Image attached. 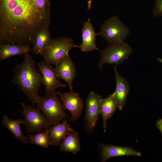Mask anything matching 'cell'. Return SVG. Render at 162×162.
Segmentation results:
<instances>
[{"label": "cell", "mask_w": 162, "mask_h": 162, "mask_svg": "<svg viewBox=\"0 0 162 162\" xmlns=\"http://www.w3.org/2000/svg\"><path fill=\"white\" fill-rule=\"evenodd\" d=\"M51 22L50 13L38 9L32 0H0V45L33 46L37 33Z\"/></svg>", "instance_id": "1"}, {"label": "cell", "mask_w": 162, "mask_h": 162, "mask_svg": "<svg viewBox=\"0 0 162 162\" xmlns=\"http://www.w3.org/2000/svg\"><path fill=\"white\" fill-rule=\"evenodd\" d=\"M11 82L21 89L34 107L39 102L38 92L42 84V75L28 52L15 67Z\"/></svg>", "instance_id": "2"}, {"label": "cell", "mask_w": 162, "mask_h": 162, "mask_svg": "<svg viewBox=\"0 0 162 162\" xmlns=\"http://www.w3.org/2000/svg\"><path fill=\"white\" fill-rule=\"evenodd\" d=\"M77 47L70 38L58 37L53 39L51 44L44 49L40 55L46 63L55 65L69 50Z\"/></svg>", "instance_id": "3"}, {"label": "cell", "mask_w": 162, "mask_h": 162, "mask_svg": "<svg viewBox=\"0 0 162 162\" xmlns=\"http://www.w3.org/2000/svg\"><path fill=\"white\" fill-rule=\"evenodd\" d=\"M132 52L130 45L124 41L113 44L107 46L101 51V56L98 64V68L103 70V65L108 63L109 65L115 64L116 65L122 63L128 59Z\"/></svg>", "instance_id": "4"}, {"label": "cell", "mask_w": 162, "mask_h": 162, "mask_svg": "<svg viewBox=\"0 0 162 162\" xmlns=\"http://www.w3.org/2000/svg\"><path fill=\"white\" fill-rule=\"evenodd\" d=\"M38 109L48 119L52 125L69 118L64 111L63 105L57 95L49 98L40 96Z\"/></svg>", "instance_id": "5"}, {"label": "cell", "mask_w": 162, "mask_h": 162, "mask_svg": "<svg viewBox=\"0 0 162 162\" xmlns=\"http://www.w3.org/2000/svg\"><path fill=\"white\" fill-rule=\"evenodd\" d=\"M130 33L128 28L116 16L105 21L98 35L110 44L124 41Z\"/></svg>", "instance_id": "6"}, {"label": "cell", "mask_w": 162, "mask_h": 162, "mask_svg": "<svg viewBox=\"0 0 162 162\" xmlns=\"http://www.w3.org/2000/svg\"><path fill=\"white\" fill-rule=\"evenodd\" d=\"M22 110L20 112L24 117V124L28 133H39L42 131V129L48 128L52 125L38 108L24 103H22Z\"/></svg>", "instance_id": "7"}, {"label": "cell", "mask_w": 162, "mask_h": 162, "mask_svg": "<svg viewBox=\"0 0 162 162\" xmlns=\"http://www.w3.org/2000/svg\"><path fill=\"white\" fill-rule=\"evenodd\" d=\"M102 99L99 94L93 91L90 92L86 99L84 121L85 130L87 134H92L97 123Z\"/></svg>", "instance_id": "8"}, {"label": "cell", "mask_w": 162, "mask_h": 162, "mask_svg": "<svg viewBox=\"0 0 162 162\" xmlns=\"http://www.w3.org/2000/svg\"><path fill=\"white\" fill-rule=\"evenodd\" d=\"M38 70L42 76V84L45 88L46 97L49 98L58 95V91L56 92L57 88L67 86L63 84L56 77L54 68L52 65L41 61L37 64Z\"/></svg>", "instance_id": "9"}, {"label": "cell", "mask_w": 162, "mask_h": 162, "mask_svg": "<svg viewBox=\"0 0 162 162\" xmlns=\"http://www.w3.org/2000/svg\"><path fill=\"white\" fill-rule=\"evenodd\" d=\"M54 68L57 78L65 81L68 84L69 89L73 91L72 83L77 76L76 69L68 53L55 65Z\"/></svg>", "instance_id": "10"}, {"label": "cell", "mask_w": 162, "mask_h": 162, "mask_svg": "<svg viewBox=\"0 0 162 162\" xmlns=\"http://www.w3.org/2000/svg\"><path fill=\"white\" fill-rule=\"evenodd\" d=\"M60 100L64 110L69 111L71 114L70 121L78 120L81 115L84 106L83 100L79 94L73 91L61 94L58 91Z\"/></svg>", "instance_id": "11"}, {"label": "cell", "mask_w": 162, "mask_h": 162, "mask_svg": "<svg viewBox=\"0 0 162 162\" xmlns=\"http://www.w3.org/2000/svg\"><path fill=\"white\" fill-rule=\"evenodd\" d=\"M99 152L100 161L105 162L112 158L126 156L140 157L142 154L131 147L100 143Z\"/></svg>", "instance_id": "12"}, {"label": "cell", "mask_w": 162, "mask_h": 162, "mask_svg": "<svg viewBox=\"0 0 162 162\" xmlns=\"http://www.w3.org/2000/svg\"><path fill=\"white\" fill-rule=\"evenodd\" d=\"M117 65L113 67L115 73L116 87L115 97L117 108L122 110L126 104L128 96L130 91V85L126 79L121 76L118 73Z\"/></svg>", "instance_id": "13"}, {"label": "cell", "mask_w": 162, "mask_h": 162, "mask_svg": "<svg viewBox=\"0 0 162 162\" xmlns=\"http://www.w3.org/2000/svg\"><path fill=\"white\" fill-rule=\"evenodd\" d=\"M82 42L77 47L82 52H87L94 50H100L96 46L95 43L96 36L98 33H96L94 28L88 18V20L83 24L82 29Z\"/></svg>", "instance_id": "14"}, {"label": "cell", "mask_w": 162, "mask_h": 162, "mask_svg": "<svg viewBox=\"0 0 162 162\" xmlns=\"http://www.w3.org/2000/svg\"><path fill=\"white\" fill-rule=\"evenodd\" d=\"M48 129L51 145L56 146L60 145L73 129L68 124L67 118L61 123L52 125Z\"/></svg>", "instance_id": "15"}, {"label": "cell", "mask_w": 162, "mask_h": 162, "mask_svg": "<svg viewBox=\"0 0 162 162\" xmlns=\"http://www.w3.org/2000/svg\"><path fill=\"white\" fill-rule=\"evenodd\" d=\"M31 51L29 44L0 45V60L3 61L16 56L24 55Z\"/></svg>", "instance_id": "16"}, {"label": "cell", "mask_w": 162, "mask_h": 162, "mask_svg": "<svg viewBox=\"0 0 162 162\" xmlns=\"http://www.w3.org/2000/svg\"><path fill=\"white\" fill-rule=\"evenodd\" d=\"M24 123V120L22 118L13 120L10 119L6 116H4L2 122V125L12 133L16 139L27 145L29 143L28 137L24 135L20 127L21 124Z\"/></svg>", "instance_id": "17"}, {"label": "cell", "mask_w": 162, "mask_h": 162, "mask_svg": "<svg viewBox=\"0 0 162 162\" xmlns=\"http://www.w3.org/2000/svg\"><path fill=\"white\" fill-rule=\"evenodd\" d=\"M115 92L107 97L102 99L100 105V114L103 119L104 131L105 132L107 127V121L110 119L115 112L117 104L115 97Z\"/></svg>", "instance_id": "18"}, {"label": "cell", "mask_w": 162, "mask_h": 162, "mask_svg": "<svg viewBox=\"0 0 162 162\" xmlns=\"http://www.w3.org/2000/svg\"><path fill=\"white\" fill-rule=\"evenodd\" d=\"M49 26H45L39 31L34 38V44L31 48V51L34 55H40L41 51L50 45L53 39L49 30Z\"/></svg>", "instance_id": "19"}, {"label": "cell", "mask_w": 162, "mask_h": 162, "mask_svg": "<svg viewBox=\"0 0 162 162\" xmlns=\"http://www.w3.org/2000/svg\"><path fill=\"white\" fill-rule=\"evenodd\" d=\"M59 146L61 151L70 152L73 154L77 153L81 148L78 133L73 129L69 132Z\"/></svg>", "instance_id": "20"}, {"label": "cell", "mask_w": 162, "mask_h": 162, "mask_svg": "<svg viewBox=\"0 0 162 162\" xmlns=\"http://www.w3.org/2000/svg\"><path fill=\"white\" fill-rule=\"evenodd\" d=\"M28 140L29 143L48 148L51 145L48 129L37 133L35 135H28Z\"/></svg>", "instance_id": "21"}, {"label": "cell", "mask_w": 162, "mask_h": 162, "mask_svg": "<svg viewBox=\"0 0 162 162\" xmlns=\"http://www.w3.org/2000/svg\"><path fill=\"white\" fill-rule=\"evenodd\" d=\"M35 6L44 13H50V0H32Z\"/></svg>", "instance_id": "22"}, {"label": "cell", "mask_w": 162, "mask_h": 162, "mask_svg": "<svg viewBox=\"0 0 162 162\" xmlns=\"http://www.w3.org/2000/svg\"><path fill=\"white\" fill-rule=\"evenodd\" d=\"M153 13L155 17L162 16V0H156Z\"/></svg>", "instance_id": "23"}, {"label": "cell", "mask_w": 162, "mask_h": 162, "mask_svg": "<svg viewBox=\"0 0 162 162\" xmlns=\"http://www.w3.org/2000/svg\"><path fill=\"white\" fill-rule=\"evenodd\" d=\"M156 125L162 134V118L159 119L157 121Z\"/></svg>", "instance_id": "24"}, {"label": "cell", "mask_w": 162, "mask_h": 162, "mask_svg": "<svg viewBox=\"0 0 162 162\" xmlns=\"http://www.w3.org/2000/svg\"><path fill=\"white\" fill-rule=\"evenodd\" d=\"M93 0H89L87 2V3L88 4V10L92 8L91 6V3L92 1Z\"/></svg>", "instance_id": "25"}, {"label": "cell", "mask_w": 162, "mask_h": 162, "mask_svg": "<svg viewBox=\"0 0 162 162\" xmlns=\"http://www.w3.org/2000/svg\"><path fill=\"white\" fill-rule=\"evenodd\" d=\"M157 60L160 62L162 63V58H158L157 59Z\"/></svg>", "instance_id": "26"}]
</instances>
